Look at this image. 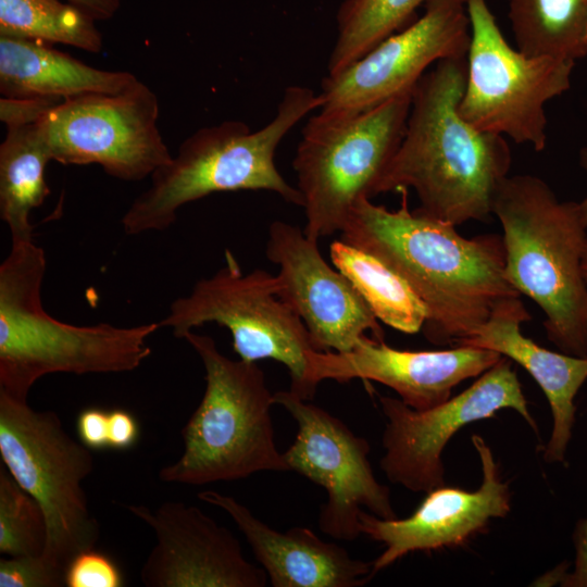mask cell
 Segmentation results:
<instances>
[{"label": "cell", "mask_w": 587, "mask_h": 587, "mask_svg": "<svg viewBox=\"0 0 587 587\" xmlns=\"http://www.w3.org/2000/svg\"><path fill=\"white\" fill-rule=\"evenodd\" d=\"M388 210L370 198L352 208L340 239L386 263L413 289L426 309L424 337L454 345L474 334L502 301L521 297L504 274L502 236H461L455 226L410 211Z\"/></svg>", "instance_id": "obj_1"}, {"label": "cell", "mask_w": 587, "mask_h": 587, "mask_svg": "<svg viewBox=\"0 0 587 587\" xmlns=\"http://www.w3.org/2000/svg\"><path fill=\"white\" fill-rule=\"evenodd\" d=\"M465 79L466 57L440 60L420 78L403 137L376 187V195L412 188L419 211L454 226L492 214L512 164L504 137L461 116Z\"/></svg>", "instance_id": "obj_2"}, {"label": "cell", "mask_w": 587, "mask_h": 587, "mask_svg": "<svg viewBox=\"0 0 587 587\" xmlns=\"http://www.w3.org/2000/svg\"><path fill=\"white\" fill-rule=\"evenodd\" d=\"M46 270L45 252L34 239L11 241L0 264V391L27 401L46 375L130 372L149 358L148 339L159 322L130 327L62 322L42 305Z\"/></svg>", "instance_id": "obj_3"}, {"label": "cell", "mask_w": 587, "mask_h": 587, "mask_svg": "<svg viewBox=\"0 0 587 587\" xmlns=\"http://www.w3.org/2000/svg\"><path fill=\"white\" fill-rule=\"evenodd\" d=\"M492 213L503 230L505 278L542 310L547 337L561 352L587 357V225L579 202L560 201L537 176L513 175L500 184Z\"/></svg>", "instance_id": "obj_4"}, {"label": "cell", "mask_w": 587, "mask_h": 587, "mask_svg": "<svg viewBox=\"0 0 587 587\" xmlns=\"http://www.w3.org/2000/svg\"><path fill=\"white\" fill-rule=\"evenodd\" d=\"M321 107L313 89H285L274 117L252 132L241 121L201 127L187 137L176 155L151 175L150 186L134 199L122 217L126 235L162 232L173 225L178 210L214 192L267 190L303 207V198L282 176L275 152L288 132Z\"/></svg>", "instance_id": "obj_5"}, {"label": "cell", "mask_w": 587, "mask_h": 587, "mask_svg": "<svg viewBox=\"0 0 587 587\" xmlns=\"http://www.w3.org/2000/svg\"><path fill=\"white\" fill-rule=\"evenodd\" d=\"M183 339L202 362L205 388L182 429V455L162 467L159 478L200 486L289 471L275 444L274 394L257 362L229 359L208 335L190 330Z\"/></svg>", "instance_id": "obj_6"}, {"label": "cell", "mask_w": 587, "mask_h": 587, "mask_svg": "<svg viewBox=\"0 0 587 587\" xmlns=\"http://www.w3.org/2000/svg\"><path fill=\"white\" fill-rule=\"evenodd\" d=\"M412 91L359 114L317 113L305 123L292 167L309 237L319 240L340 233L353 205L376 196L403 137Z\"/></svg>", "instance_id": "obj_7"}, {"label": "cell", "mask_w": 587, "mask_h": 587, "mask_svg": "<svg viewBox=\"0 0 587 587\" xmlns=\"http://www.w3.org/2000/svg\"><path fill=\"white\" fill-rule=\"evenodd\" d=\"M0 457L45 513L42 555L65 572L77 553L95 548L100 538L82 485L93 471L91 449L64 429L55 412L37 411L0 391Z\"/></svg>", "instance_id": "obj_8"}, {"label": "cell", "mask_w": 587, "mask_h": 587, "mask_svg": "<svg viewBox=\"0 0 587 587\" xmlns=\"http://www.w3.org/2000/svg\"><path fill=\"white\" fill-rule=\"evenodd\" d=\"M212 276L199 279L187 296L175 299L160 327L176 338L207 323L227 328L241 360L272 359L284 364L290 389L304 400L316 391L310 378V354L315 350L301 319L277 294V275L255 268L245 273L230 251Z\"/></svg>", "instance_id": "obj_9"}, {"label": "cell", "mask_w": 587, "mask_h": 587, "mask_svg": "<svg viewBox=\"0 0 587 587\" xmlns=\"http://www.w3.org/2000/svg\"><path fill=\"white\" fill-rule=\"evenodd\" d=\"M471 37L459 112L480 132L542 151L545 107L571 86L574 61L527 55L501 33L486 0H466Z\"/></svg>", "instance_id": "obj_10"}, {"label": "cell", "mask_w": 587, "mask_h": 587, "mask_svg": "<svg viewBox=\"0 0 587 587\" xmlns=\"http://www.w3.org/2000/svg\"><path fill=\"white\" fill-rule=\"evenodd\" d=\"M155 93L137 80L118 93H85L63 100L42 120L52 161L98 164L112 177L138 182L172 154L158 128Z\"/></svg>", "instance_id": "obj_11"}, {"label": "cell", "mask_w": 587, "mask_h": 587, "mask_svg": "<svg viewBox=\"0 0 587 587\" xmlns=\"http://www.w3.org/2000/svg\"><path fill=\"white\" fill-rule=\"evenodd\" d=\"M386 426L379 464L386 477L414 492L446 484L442 452L464 426L492 419L502 409L517 412L537 433L526 397L511 360L502 357L469 388L442 403L415 410L401 399L380 396Z\"/></svg>", "instance_id": "obj_12"}, {"label": "cell", "mask_w": 587, "mask_h": 587, "mask_svg": "<svg viewBox=\"0 0 587 587\" xmlns=\"http://www.w3.org/2000/svg\"><path fill=\"white\" fill-rule=\"evenodd\" d=\"M298 425L295 441L283 452L289 471L307 477L326 491L319 527L325 535L353 541L362 535L363 510L384 519H397L390 490L380 484L371 465L369 441L341 420L291 390L274 394Z\"/></svg>", "instance_id": "obj_13"}, {"label": "cell", "mask_w": 587, "mask_h": 587, "mask_svg": "<svg viewBox=\"0 0 587 587\" xmlns=\"http://www.w3.org/2000/svg\"><path fill=\"white\" fill-rule=\"evenodd\" d=\"M466 0H427L425 13L321 84L320 114L354 115L413 90L430 65L466 57Z\"/></svg>", "instance_id": "obj_14"}, {"label": "cell", "mask_w": 587, "mask_h": 587, "mask_svg": "<svg viewBox=\"0 0 587 587\" xmlns=\"http://www.w3.org/2000/svg\"><path fill=\"white\" fill-rule=\"evenodd\" d=\"M317 242L292 224L271 223L265 254L278 266L277 296L301 319L316 351H350L367 333L384 341L377 317L352 283L327 264Z\"/></svg>", "instance_id": "obj_15"}, {"label": "cell", "mask_w": 587, "mask_h": 587, "mask_svg": "<svg viewBox=\"0 0 587 587\" xmlns=\"http://www.w3.org/2000/svg\"><path fill=\"white\" fill-rule=\"evenodd\" d=\"M155 534L140 570L146 587H264L267 575L250 563L240 541L200 508L166 501L155 510L126 504Z\"/></svg>", "instance_id": "obj_16"}, {"label": "cell", "mask_w": 587, "mask_h": 587, "mask_svg": "<svg viewBox=\"0 0 587 587\" xmlns=\"http://www.w3.org/2000/svg\"><path fill=\"white\" fill-rule=\"evenodd\" d=\"M471 440L483 474L476 490L445 484L426 492L416 510L405 519L384 520L366 510L361 512L362 534L385 546L373 561L375 574L410 552L462 546L485 530L491 520L509 514L510 487L501 477L490 447L479 435L474 434Z\"/></svg>", "instance_id": "obj_17"}, {"label": "cell", "mask_w": 587, "mask_h": 587, "mask_svg": "<svg viewBox=\"0 0 587 587\" xmlns=\"http://www.w3.org/2000/svg\"><path fill=\"white\" fill-rule=\"evenodd\" d=\"M502 357L472 346L399 350L367 336L347 352L313 350L309 358L310 378L316 388L325 379L377 382L396 391L407 405L426 410L448 400L455 386L482 375Z\"/></svg>", "instance_id": "obj_18"}, {"label": "cell", "mask_w": 587, "mask_h": 587, "mask_svg": "<svg viewBox=\"0 0 587 587\" xmlns=\"http://www.w3.org/2000/svg\"><path fill=\"white\" fill-rule=\"evenodd\" d=\"M197 497L232 517L273 587H361L375 575L373 561L353 559L342 546L308 527L280 533L232 496L202 490Z\"/></svg>", "instance_id": "obj_19"}, {"label": "cell", "mask_w": 587, "mask_h": 587, "mask_svg": "<svg viewBox=\"0 0 587 587\" xmlns=\"http://www.w3.org/2000/svg\"><path fill=\"white\" fill-rule=\"evenodd\" d=\"M530 320L521 297L500 302L472 336L455 346L488 349L519 363L539 385L552 414V430L544 450L547 463L566 465L576 420V396L587 380V357L551 351L521 332Z\"/></svg>", "instance_id": "obj_20"}, {"label": "cell", "mask_w": 587, "mask_h": 587, "mask_svg": "<svg viewBox=\"0 0 587 587\" xmlns=\"http://www.w3.org/2000/svg\"><path fill=\"white\" fill-rule=\"evenodd\" d=\"M129 72L92 67L48 42L0 36V91L4 97L118 93L137 82Z\"/></svg>", "instance_id": "obj_21"}, {"label": "cell", "mask_w": 587, "mask_h": 587, "mask_svg": "<svg viewBox=\"0 0 587 587\" xmlns=\"http://www.w3.org/2000/svg\"><path fill=\"white\" fill-rule=\"evenodd\" d=\"M50 161L41 121L7 127L0 146V216L11 241L33 240L30 214L50 195L45 179Z\"/></svg>", "instance_id": "obj_22"}, {"label": "cell", "mask_w": 587, "mask_h": 587, "mask_svg": "<svg viewBox=\"0 0 587 587\" xmlns=\"http://www.w3.org/2000/svg\"><path fill=\"white\" fill-rule=\"evenodd\" d=\"M333 265L355 287L377 320L402 333L422 330L426 309L409 284L373 254L341 239L329 247Z\"/></svg>", "instance_id": "obj_23"}, {"label": "cell", "mask_w": 587, "mask_h": 587, "mask_svg": "<svg viewBox=\"0 0 587 587\" xmlns=\"http://www.w3.org/2000/svg\"><path fill=\"white\" fill-rule=\"evenodd\" d=\"M516 48L527 55H587V0H508Z\"/></svg>", "instance_id": "obj_24"}, {"label": "cell", "mask_w": 587, "mask_h": 587, "mask_svg": "<svg viewBox=\"0 0 587 587\" xmlns=\"http://www.w3.org/2000/svg\"><path fill=\"white\" fill-rule=\"evenodd\" d=\"M88 13L60 0H0V36L102 50V35Z\"/></svg>", "instance_id": "obj_25"}, {"label": "cell", "mask_w": 587, "mask_h": 587, "mask_svg": "<svg viewBox=\"0 0 587 587\" xmlns=\"http://www.w3.org/2000/svg\"><path fill=\"white\" fill-rule=\"evenodd\" d=\"M427 0H345L337 12V37L327 62L334 75L362 58L415 17Z\"/></svg>", "instance_id": "obj_26"}, {"label": "cell", "mask_w": 587, "mask_h": 587, "mask_svg": "<svg viewBox=\"0 0 587 587\" xmlns=\"http://www.w3.org/2000/svg\"><path fill=\"white\" fill-rule=\"evenodd\" d=\"M47 544L45 513L36 501L0 466V553L40 555Z\"/></svg>", "instance_id": "obj_27"}, {"label": "cell", "mask_w": 587, "mask_h": 587, "mask_svg": "<svg viewBox=\"0 0 587 587\" xmlns=\"http://www.w3.org/2000/svg\"><path fill=\"white\" fill-rule=\"evenodd\" d=\"M64 573L42 554L0 559V587H61Z\"/></svg>", "instance_id": "obj_28"}, {"label": "cell", "mask_w": 587, "mask_h": 587, "mask_svg": "<svg viewBox=\"0 0 587 587\" xmlns=\"http://www.w3.org/2000/svg\"><path fill=\"white\" fill-rule=\"evenodd\" d=\"M66 587H121L123 574L107 554L90 548L77 553L66 565Z\"/></svg>", "instance_id": "obj_29"}, {"label": "cell", "mask_w": 587, "mask_h": 587, "mask_svg": "<svg viewBox=\"0 0 587 587\" xmlns=\"http://www.w3.org/2000/svg\"><path fill=\"white\" fill-rule=\"evenodd\" d=\"M63 100L57 97H2L0 120L7 127L37 123Z\"/></svg>", "instance_id": "obj_30"}, {"label": "cell", "mask_w": 587, "mask_h": 587, "mask_svg": "<svg viewBox=\"0 0 587 587\" xmlns=\"http://www.w3.org/2000/svg\"><path fill=\"white\" fill-rule=\"evenodd\" d=\"M109 411L87 408L76 420V432L80 442L91 450L109 448Z\"/></svg>", "instance_id": "obj_31"}, {"label": "cell", "mask_w": 587, "mask_h": 587, "mask_svg": "<svg viewBox=\"0 0 587 587\" xmlns=\"http://www.w3.org/2000/svg\"><path fill=\"white\" fill-rule=\"evenodd\" d=\"M109 448L126 450L132 448L139 437L137 420L126 410L109 411Z\"/></svg>", "instance_id": "obj_32"}, {"label": "cell", "mask_w": 587, "mask_h": 587, "mask_svg": "<svg viewBox=\"0 0 587 587\" xmlns=\"http://www.w3.org/2000/svg\"><path fill=\"white\" fill-rule=\"evenodd\" d=\"M574 564L561 586L587 587V517L579 520L573 530Z\"/></svg>", "instance_id": "obj_33"}, {"label": "cell", "mask_w": 587, "mask_h": 587, "mask_svg": "<svg viewBox=\"0 0 587 587\" xmlns=\"http://www.w3.org/2000/svg\"><path fill=\"white\" fill-rule=\"evenodd\" d=\"M80 8L96 21L111 18L120 9L121 0H67Z\"/></svg>", "instance_id": "obj_34"}, {"label": "cell", "mask_w": 587, "mask_h": 587, "mask_svg": "<svg viewBox=\"0 0 587 587\" xmlns=\"http://www.w3.org/2000/svg\"><path fill=\"white\" fill-rule=\"evenodd\" d=\"M579 163L580 166L587 173V147H584L579 151ZM580 211L583 218L587 225V196L579 202Z\"/></svg>", "instance_id": "obj_35"}, {"label": "cell", "mask_w": 587, "mask_h": 587, "mask_svg": "<svg viewBox=\"0 0 587 587\" xmlns=\"http://www.w3.org/2000/svg\"><path fill=\"white\" fill-rule=\"evenodd\" d=\"M582 273H583L584 280L587 284V236H586L585 247H584L583 257H582Z\"/></svg>", "instance_id": "obj_36"}]
</instances>
